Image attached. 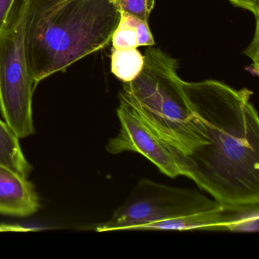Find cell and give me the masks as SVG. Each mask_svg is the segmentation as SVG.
I'll return each mask as SVG.
<instances>
[{
  "label": "cell",
  "mask_w": 259,
  "mask_h": 259,
  "mask_svg": "<svg viewBox=\"0 0 259 259\" xmlns=\"http://www.w3.org/2000/svg\"><path fill=\"white\" fill-rule=\"evenodd\" d=\"M0 164L28 178L32 166L25 158L19 139L7 123L0 119Z\"/></svg>",
  "instance_id": "cell-10"
},
{
  "label": "cell",
  "mask_w": 259,
  "mask_h": 259,
  "mask_svg": "<svg viewBox=\"0 0 259 259\" xmlns=\"http://www.w3.org/2000/svg\"><path fill=\"white\" fill-rule=\"evenodd\" d=\"M207 143L185 157V177L224 207L259 204V119L253 92L217 80L184 82Z\"/></svg>",
  "instance_id": "cell-1"
},
{
  "label": "cell",
  "mask_w": 259,
  "mask_h": 259,
  "mask_svg": "<svg viewBox=\"0 0 259 259\" xmlns=\"http://www.w3.org/2000/svg\"><path fill=\"white\" fill-rule=\"evenodd\" d=\"M113 48L135 49L155 44L148 22L128 13H120V20L112 37Z\"/></svg>",
  "instance_id": "cell-9"
},
{
  "label": "cell",
  "mask_w": 259,
  "mask_h": 259,
  "mask_svg": "<svg viewBox=\"0 0 259 259\" xmlns=\"http://www.w3.org/2000/svg\"><path fill=\"white\" fill-rule=\"evenodd\" d=\"M110 1H111V2H113V4H114L115 5H116V7H118V6H119V4H120V2L121 1H122V0H110Z\"/></svg>",
  "instance_id": "cell-15"
},
{
  "label": "cell",
  "mask_w": 259,
  "mask_h": 259,
  "mask_svg": "<svg viewBox=\"0 0 259 259\" xmlns=\"http://www.w3.org/2000/svg\"><path fill=\"white\" fill-rule=\"evenodd\" d=\"M16 0H0V34L7 25Z\"/></svg>",
  "instance_id": "cell-13"
},
{
  "label": "cell",
  "mask_w": 259,
  "mask_h": 259,
  "mask_svg": "<svg viewBox=\"0 0 259 259\" xmlns=\"http://www.w3.org/2000/svg\"><path fill=\"white\" fill-rule=\"evenodd\" d=\"M223 207L216 200L195 189L174 187L142 179L113 216L95 229L98 232L137 230L145 224Z\"/></svg>",
  "instance_id": "cell-5"
},
{
  "label": "cell",
  "mask_w": 259,
  "mask_h": 259,
  "mask_svg": "<svg viewBox=\"0 0 259 259\" xmlns=\"http://www.w3.org/2000/svg\"><path fill=\"white\" fill-rule=\"evenodd\" d=\"M40 203L33 185L26 178L0 164V214L28 217Z\"/></svg>",
  "instance_id": "cell-7"
},
{
  "label": "cell",
  "mask_w": 259,
  "mask_h": 259,
  "mask_svg": "<svg viewBox=\"0 0 259 259\" xmlns=\"http://www.w3.org/2000/svg\"><path fill=\"white\" fill-rule=\"evenodd\" d=\"M137 77L124 83L119 101L128 105L159 137L185 157L207 143L178 74V63L160 49L145 51Z\"/></svg>",
  "instance_id": "cell-3"
},
{
  "label": "cell",
  "mask_w": 259,
  "mask_h": 259,
  "mask_svg": "<svg viewBox=\"0 0 259 259\" xmlns=\"http://www.w3.org/2000/svg\"><path fill=\"white\" fill-rule=\"evenodd\" d=\"M116 114L120 128L107 142V152L114 155L127 151L139 153L165 175L185 177V156L179 150L159 137L125 103L119 101Z\"/></svg>",
  "instance_id": "cell-6"
},
{
  "label": "cell",
  "mask_w": 259,
  "mask_h": 259,
  "mask_svg": "<svg viewBox=\"0 0 259 259\" xmlns=\"http://www.w3.org/2000/svg\"><path fill=\"white\" fill-rule=\"evenodd\" d=\"M119 20L110 0H28L24 43L35 84L105 48Z\"/></svg>",
  "instance_id": "cell-2"
},
{
  "label": "cell",
  "mask_w": 259,
  "mask_h": 259,
  "mask_svg": "<svg viewBox=\"0 0 259 259\" xmlns=\"http://www.w3.org/2000/svg\"><path fill=\"white\" fill-rule=\"evenodd\" d=\"M258 223L259 204L235 207L227 231L257 232Z\"/></svg>",
  "instance_id": "cell-12"
},
{
  "label": "cell",
  "mask_w": 259,
  "mask_h": 259,
  "mask_svg": "<svg viewBox=\"0 0 259 259\" xmlns=\"http://www.w3.org/2000/svg\"><path fill=\"white\" fill-rule=\"evenodd\" d=\"M144 56L135 49L119 50L113 48L111 54V72L122 82L134 80L144 66Z\"/></svg>",
  "instance_id": "cell-11"
},
{
  "label": "cell",
  "mask_w": 259,
  "mask_h": 259,
  "mask_svg": "<svg viewBox=\"0 0 259 259\" xmlns=\"http://www.w3.org/2000/svg\"><path fill=\"white\" fill-rule=\"evenodd\" d=\"M233 207H224L219 210L145 224L137 230H213L227 231L231 222Z\"/></svg>",
  "instance_id": "cell-8"
},
{
  "label": "cell",
  "mask_w": 259,
  "mask_h": 259,
  "mask_svg": "<svg viewBox=\"0 0 259 259\" xmlns=\"http://www.w3.org/2000/svg\"><path fill=\"white\" fill-rule=\"evenodd\" d=\"M233 5L251 12L255 16L256 22H258L259 0H228Z\"/></svg>",
  "instance_id": "cell-14"
},
{
  "label": "cell",
  "mask_w": 259,
  "mask_h": 259,
  "mask_svg": "<svg viewBox=\"0 0 259 259\" xmlns=\"http://www.w3.org/2000/svg\"><path fill=\"white\" fill-rule=\"evenodd\" d=\"M28 0H16L0 34V110L19 139L34 133L32 98L34 83L24 43Z\"/></svg>",
  "instance_id": "cell-4"
}]
</instances>
